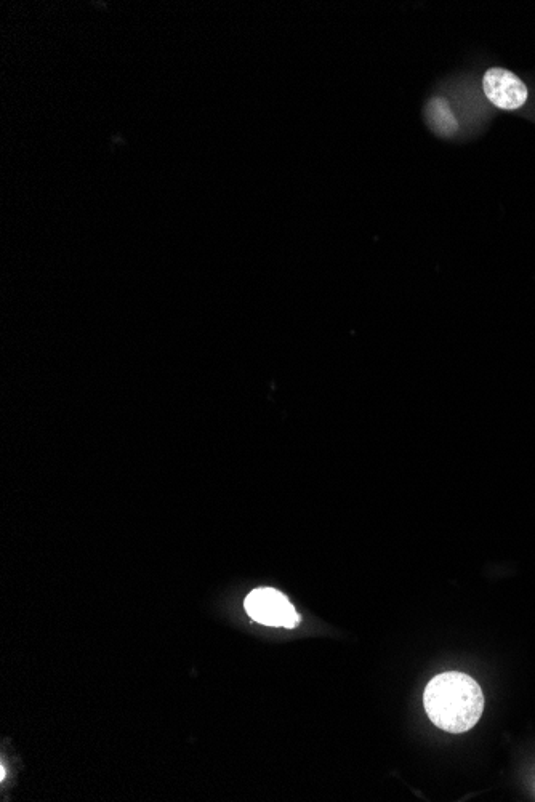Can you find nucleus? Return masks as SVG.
I'll return each instance as SVG.
<instances>
[{
    "label": "nucleus",
    "mask_w": 535,
    "mask_h": 802,
    "mask_svg": "<svg viewBox=\"0 0 535 802\" xmlns=\"http://www.w3.org/2000/svg\"><path fill=\"white\" fill-rule=\"evenodd\" d=\"M483 89L487 100L505 111L521 108L527 100L526 85L508 69H489L483 77Z\"/></svg>",
    "instance_id": "3"
},
{
    "label": "nucleus",
    "mask_w": 535,
    "mask_h": 802,
    "mask_svg": "<svg viewBox=\"0 0 535 802\" xmlns=\"http://www.w3.org/2000/svg\"><path fill=\"white\" fill-rule=\"evenodd\" d=\"M247 614L257 623L266 626L295 628L300 622L297 610L289 599L273 588H260L252 591L244 602Z\"/></svg>",
    "instance_id": "2"
},
{
    "label": "nucleus",
    "mask_w": 535,
    "mask_h": 802,
    "mask_svg": "<svg viewBox=\"0 0 535 802\" xmlns=\"http://www.w3.org/2000/svg\"><path fill=\"white\" fill-rule=\"evenodd\" d=\"M427 113L431 129L435 130L438 135L451 137L459 129V124L455 121L454 114L444 98H433L428 103Z\"/></svg>",
    "instance_id": "4"
},
{
    "label": "nucleus",
    "mask_w": 535,
    "mask_h": 802,
    "mask_svg": "<svg viewBox=\"0 0 535 802\" xmlns=\"http://www.w3.org/2000/svg\"><path fill=\"white\" fill-rule=\"evenodd\" d=\"M423 705L439 729L463 734L473 729L484 711V694L478 682L459 671L438 674L428 682Z\"/></svg>",
    "instance_id": "1"
}]
</instances>
